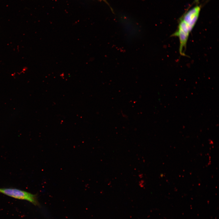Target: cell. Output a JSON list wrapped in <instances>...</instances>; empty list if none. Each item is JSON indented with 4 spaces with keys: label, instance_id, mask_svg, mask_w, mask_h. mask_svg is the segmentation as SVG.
Instances as JSON below:
<instances>
[{
    "label": "cell",
    "instance_id": "1",
    "mask_svg": "<svg viewBox=\"0 0 219 219\" xmlns=\"http://www.w3.org/2000/svg\"><path fill=\"white\" fill-rule=\"evenodd\" d=\"M0 193L19 200L28 201L36 206H39L37 194L12 188H0Z\"/></svg>",
    "mask_w": 219,
    "mask_h": 219
},
{
    "label": "cell",
    "instance_id": "2",
    "mask_svg": "<svg viewBox=\"0 0 219 219\" xmlns=\"http://www.w3.org/2000/svg\"><path fill=\"white\" fill-rule=\"evenodd\" d=\"M200 7L197 5L189 11L180 19L184 21L192 30L198 18Z\"/></svg>",
    "mask_w": 219,
    "mask_h": 219
},
{
    "label": "cell",
    "instance_id": "3",
    "mask_svg": "<svg viewBox=\"0 0 219 219\" xmlns=\"http://www.w3.org/2000/svg\"><path fill=\"white\" fill-rule=\"evenodd\" d=\"M101 0V1H104V2H106V0Z\"/></svg>",
    "mask_w": 219,
    "mask_h": 219
}]
</instances>
